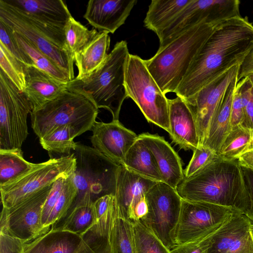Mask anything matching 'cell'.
<instances>
[{
	"label": "cell",
	"mask_w": 253,
	"mask_h": 253,
	"mask_svg": "<svg viewBox=\"0 0 253 253\" xmlns=\"http://www.w3.org/2000/svg\"><path fill=\"white\" fill-rule=\"evenodd\" d=\"M253 48V25L241 15L218 25L201 47L175 91L185 102L232 67Z\"/></svg>",
	"instance_id": "1"
},
{
	"label": "cell",
	"mask_w": 253,
	"mask_h": 253,
	"mask_svg": "<svg viewBox=\"0 0 253 253\" xmlns=\"http://www.w3.org/2000/svg\"><path fill=\"white\" fill-rule=\"evenodd\" d=\"M176 189L183 200L231 207L249 218L250 194L237 160L219 157L193 175L184 178Z\"/></svg>",
	"instance_id": "2"
},
{
	"label": "cell",
	"mask_w": 253,
	"mask_h": 253,
	"mask_svg": "<svg viewBox=\"0 0 253 253\" xmlns=\"http://www.w3.org/2000/svg\"><path fill=\"white\" fill-rule=\"evenodd\" d=\"M129 54L126 42H117L95 71L82 80L74 78L66 84L67 89L85 95L98 109L108 110L113 120H119L122 104L128 97L125 78Z\"/></svg>",
	"instance_id": "3"
},
{
	"label": "cell",
	"mask_w": 253,
	"mask_h": 253,
	"mask_svg": "<svg viewBox=\"0 0 253 253\" xmlns=\"http://www.w3.org/2000/svg\"><path fill=\"white\" fill-rule=\"evenodd\" d=\"M218 25L203 23L194 26L145 60L148 71L165 94L175 92L194 58Z\"/></svg>",
	"instance_id": "4"
},
{
	"label": "cell",
	"mask_w": 253,
	"mask_h": 253,
	"mask_svg": "<svg viewBox=\"0 0 253 253\" xmlns=\"http://www.w3.org/2000/svg\"><path fill=\"white\" fill-rule=\"evenodd\" d=\"M98 109L85 95L67 89L54 99L32 110L31 126L39 139L64 126L78 136L91 130Z\"/></svg>",
	"instance_id": "5"
},
{
	"label": "cell",
	"mask_w": 253,
	"mask_h": 253,
	"mask_svg": "<svg viewBox=\"0 0 253 253\" xmlns=\"http://www.w3.org/2000/svg\"><path fill=\"white\" fill-rule=\"evenodd\" d=\"M125 86L127 97L132 99L148 122L170 133L168 99L148 71L145 60L129 54Z\"/></svg>",
	"instance_id": "6"
},
{
	"label": "cell",
	"mask_w": 253,
	"mask_h": 253,
	"mask_svg": "<svg viewBox=\"0 0 253 253\" xmlns=\"http://www.w3.org/2000/svg\"><path fill=\"white\" fill-rule=\"evenodd\" d=\"M73 151L76 166L73 177L79 192L77 198L86 192L93 201L95 197L115 195L120 165L89 146L77 143Z\"/></svg>",
	"instance_id": "7"
},
{
	"label": "cell",
	"mask_w": 253,
	"mask_h": 253,
	"mask_svg": "<svg viewBox=\"0 0 253 253\" xmlns=\"http://www.w3.org/2000/svg\"><path fill=\"white\" fill-rule=\"evenodd\" d=\"M33 105L0 69V150L21 149Z\"/></svg>",
	"instance_id": "8"
},
{
	"label": "cell",
	"mask_w": 253,
	"mask_h": 253,
	"mask_svg": "<svg viewBox=\"0 0 253 253\" xmlns=\"http://www.w3.org/2000/svg\"><path fill=\"white\" fill-rule=\"evenodd\" d=\"M76 166L73 153L36 164L14 181L0 186L2 207L10 208L31 195L53 184L61 177L73 175Z\"/></svg>",
	"instance_id": "9"
},
{
	"label": "cell",
	"mask_w": 253,
	"mask_h": 253,
	"mask_svg": "<svg viewBox=\"0 0 253 253\" xmlns=\"http://www.w3.org/2000/svg\"><path fill=\"white\" fill-rule=\"evenodd\" d=\"M145 198L147 212L140 220L170 250L176 246L175 232L182 199L176 189L162 181L152 186Z\"/></svg>",
	"instance_id": "10"
},
{
	"label": "cell",
	"mask_w": 253,
	"mask_h": 253,
	"mask_svg": "<svg viewBox=\"0 0 253 253\" xmlns=\"http://www.w3.org/2000/svg\"><path fill=\"white\" fill-rule=\"evenodd\" d=\"M238 0H192L159 35L161 48L182 33L200 24L218 25L240 16Z\"/></svg>",
	"instance_id": "11"
},
{
	"label": "cell",
	"mask_w": 253,
	"mask_h": 253,
	"mask_svg": "<svg viewBox=\"0 0 253 253\" xmlns=\"http://www.w3.org/2000/svg\"><path fill=\"white\" fill-rule=\"evenodd\" d=\"M236 210L219 205L182 199L175 232L176 246L196 240L217 229Z\"/></svg>",
	"instance_id": "12"
},
{
	"label": "cell",
	"mask_w": 253,
	"mask_h": 253,
	"mask_svg": "<svg viewBox=\"0 0 253 253\" xmlns=\"http://www.w3.org/2000/svg\"><path fill=\"white\" fill-rule=\"evenodd\" d=\"M0 20L33 43L40 51L74 79V59L70 52L55 44L24 11L0 0Z\"/></svg>",
	"instance_id": "13"
},
{
	"label": "cell",
	"mask_w": 253,
	"mask_h": 253,
	"mask_svg": "<svg viewBox=\"0 0 253 253\" xmlns=\"http://www.w3.org/2000/svg\"><path fill=\"white\" fill-rule=\"evenodd\" d=\"M52 185L36 192L10 208H2L0 221L5 223L11 235L23 243L34 240L51 228L43 226L42 217Z\"/></svg>",
	"instance_id": "14"
},
{
	"label": "cell",
	"mask_w": 253,
	"mask_h": 253,
	"mask_svg": "<svg viewBox=\"0 0 253 253\" xmlns=\"http://www.w3.org/2000/svg\"><path fill=\"white\" fill-rule=\"evenodd\" d=\"M240 65L202 88L190 101L186 102L195 118L200 145L206 138L211 122L218 110L225 93L233 79L238 75Z\"/></svg>",
	"instance_id": "15"
},
{
	"label": "cell",
	"mask_w": 253,
	"mask_h": 253,
	"mask_svg": "<svg viewBox=\"0 0 253 253\" xmlns=\"http://www.w3.org/2000/svg\"><path fill=\"white\" fill-rule=\"evenodd\" d=\"M91 131L93 147L120 165H124L127 151L138 138L119 120L108 123L96 121Z\"/></svg>",
	"instance_id": "16"
},
{
	"label": "cell",
	"mask_w": 253,
	"mask_h": 253,
	"mask_svg": "<svg viewBox=\"0 0 253 253\" xmlns=\"http://www.w3.org/2000/svg\"><path fill=\"white\" fill-rule=\"evenodd\" d=\"M253 222L236 210L213 235L208 253H253Z\"/></svg>",
	"instance_id": "17"
},
{
	"label": "cell",
	"mask_w": 253,
	"mask_h": 253,
	"mask_svg": "<svg viewBox=\"0 0 253 253\" xmlns=\"http://www.w3.org/2000/svg\"><path fill=\"white\" fill-rule=\"evenodd\" d=\"M156 182L120 165L114 195L117 213L132 222L136 221L134 215L136 206L145 198L148 191Z\"/></svg>",
	"instance_id": "18"
},
{
	"label": "cell",
	"mask_w": 253,
	"mask_h": 253,
	"mask_svg": "<svg viewBox=\"0 0 253 253\" xmlns=\"http://www.w3.org/2000/svg\"><path fill=\"white\" fill-rule=\"evenodd\" d=\"M137 0H90L83 17L99 32L113 34L123 25Z\"/></svg>",
	"instance_id": "19"
},
{
	"label": "cell",
	"mask_w": 253,
	"mask_h": 253,
	"mask_svg": "<svg viewBox=\"0 0 253 253\" xmlns=\"http://www.w3.org/2000/svg\"><path fill=\"white\" fill-rule=\"evenodd\" d=\"M138 138L153 155L162 182L176 189L184 177L181 159L177 153L158 134L143 133L138 135Z\"/></svg>",
	"instance_id": "20"
},
{
	"label": "cell",
	"mask_w": 253,
	"mask_h": 253,
	"mask_svg": "<svg viewBox=\"0 0 253 253\" xmlns=\"http://www.w3.org/2000/svg\"><path fill=\"white\" fill-rule=\"evenodd\" d=\"M170 133L180 148L193 151L200 145L196 123L187 103L181 98L168 99Z\"/></svg>",
	"instance_id": "21"
},
{
	"label": "cell",
	"mask_w": 253,
	"mask_h": 253,
	"mask_svg": "<svg viewBox=\"0 0 253 253\" xmlns=\"http://www.w3.org/2000/svg\"><path fill=\"white\" fill-rule=\"evenodd\" d=\"M26 86L22 91L33 105L38 108L54 99L67 89L66 84L56 80L35 65L25 66Z\"/></svg>",
	"instance_id": "22"
},
{
	"label": "cell",
	"mask_w": 253,
	"mask_h": 253,
	"mask_svg": "<svg viewBox=\"0 0 253 253\" xmlns=\"http://www.w3.org/2000/svg\"><path fill=\"white\" fill-rule=\"evenodd\" d=\"M84 236L52 226L46 233L23 244V253H74L81 245Z\"/></svg>",
	"instance_id": "23"
},
{
	"label": "cell",
	"mask_w": 253,
	"mask_h": 253,
	"mask_svg": "<svg viewBox=\"0 0 253 253\" xmlns=\"http://www.w3.org/2000/svg\"><path fill=\"white\" fill-rule=\"evenodd\" d=\"M5 0L37 20L64 30L72 16L67 5L62 0Z\"/></svg>",
	"instance_id": "24"
},
{
	"label": "cell",
	"mask_w": 253,
	"mask_h": 253,
	"mask_svg": "<svg viewBox=\"0 0 253 253\" xmlns=\"http://www.w3.org/2000/svg\"><path fill=\"white\" fill-rule=\"evenodd\" d=\"M238 82L237 76L227 89L221 103L211 122L206 138L202 144L211 148L217 154L232 128L231 125L232 106Z\"/></svg>",
	"instance_id": "25"
},
{
	"label": "cell",
	"mask_w": 253,
	"mask_h": 253,
	"mask_svg": "<svg viewBox=\"0 0 253 253\" xmlns=\"http://www.w3.org/2000/svg\"><path fill=\"white\" fill-rule=\"evenodd\" d=\"M110 44L109 33L98 32L93 39L75 55L74 62L78 69V75L75 79L82 80L95 71L106 59Z\"/></svg>",
	"instance_id": "26"
},
{
	"label": "cell",
	"mask_w": 253,
	"mask_h": 253,
	"mask_svg": "<svg viewBox=\"0 0 253 253\" xmlns=\"http://www.w3.org/2000/svg\"><path fill=\"white\" fill-rule=\"evenodd\" d=\"M74 206L59 226L63 230L82 236L85 235L93 226L95 220L94 201L90 194L85 193L77 198Z\"/></svg>",
	"instance_id": "27"
},
{
	"label": "cell",
	"mask_w": 253,
	"mask_h": 253,
	"mask_svg": "<svg viewBox=\"0 0 253 253\" xmlns=\"http://www.w3.org/2000/svg\"><path fill=\"white\" fill-rule=\"evenodd\" d=\"M192 0H153L144 20V26L159 35Z\"/></svg>",
	"instance_id": "28"
},
{
	"label": "cell",
	"mask_w": 253,
	"mask_h": 253,
	"mask_svg": "<svg viewBox=\"0 0 253 253\" xmlns=\"http://www.w3.org/2000/svg\"><path fill=\"white\" fill-rule=\"evenodd\" d=\"M123 166L142 177L156 182L162 181L153 155L138 138L127 151Z\"/></svg>",
	"instance_id": "29"
},
{
	"label": "cell",
	"mask_w": 253,
	"mask_h": 253,
	"mask_svg": "<svg viewBox=\"0 0 253 253\" xmlns=\"http://www.w3.org/2000/svg\"><path fill=\"white\" fill-rule=\"evenodd\" d=\"M107 243L108 253H135L133 222L117 212Z\"/></svg>",
	"instance_id": "30"
},
{
	"label": "cell",
	"mask_w": 253,
	"mask_h": 253,
	"mask_svg": "<svg viewBox=\"0 0 253 253\" xmlns=\"http://www.w3.org/2000/svg\"><path fill=\"white\" fill-rule=\"evenodd\" d=\"M95 220L93 226L87 232L98 239L107 241V239L117 214L114 195L101 196L94 201Z\"/></svg>",
	"instance_id": "31"
},
{
	"label": "cell",
	"mask_w": 253,
	"mask_h": 253,
	"mask_svg": "<svg viewBox=\"0 0 253 253\" xmlns=\"http://www.w3.org/2000/svg\"><path fill=\"white\" fill-rule=\"evenodd\" d=\"M36 165L24 159L21 149L0 150V186L14 181Z\"/></svg>",
	"instance_id": "32"
},
{
	"label": "cell",
	"mask_w": 253,
	"mask_h": 253,
	"mask_svg": "<svg viewBox=\"0 0 253 253\" xmlns=\"http://www.w3.org/2000/svg\"><path fill=\"white\" fill-rule=\"evenodd\" d=\"M12 31L15 40L31 58L34 65L62 83L67 84L71 81L67 72L61 69L33 43L17 33L13 30Z\"/></svg>",
	"instance_id": "33"
},
{
	"label": "cell",
	"mask_w": 253,
	"mask_h": 253,
	"mask_svg": "<svg viewBox=\"0 0 253 253\" xmlns=\"http://www.w3.org/2000/svg\"><path fill=\"white\" fill-rule=\"evenodd\" d=\"M253 129L242 124L232 127L218 153L219 157L235 160L251 146Z\"/></svg>",
	"instance_id": "34"
},
{
	"label": "cell",
	"mask_w": 253,
	"mask_h": 253,
	"mask_svg": "<svg viewBox=\"0 0 253 253\" xmlns=\"http://www.w3.org/2000/svg\"><path fill=\"white\" fill-rule=\"evenodd\" d=\"M77 136L69 126H64L57 128L39 140L42 147L48 152L67 156L76 147L77 143L74 139Z\"/></svg>",
	"instance_id": "35"
},
{
	"label": "cell",
	"mask_w": 253,
	"mask_h": 253,
	"mask_svg": "<svg viewBox=\"0 0 253 253\" xmlns=\"http://www.w3.org/2000/svg\"><path fill=\"white\" fill-rule=\"evenodd\" d=\"M64 32L68 50L74 59L75 55L84 49L98 33L94 28L89 30L72 16L66 23Z\"/></svg>",
	"instance_id": "36"
},
{
	"label": "cell",
	"mask_w": 253,
	"mask_h": 253,
	"mask_svg": "<svg viewBox=\"0 0 253 253\" xmlns=\"http://www.w3.org/2000/svg\"><path fill=\"white\" fill-rule=\"evenodd\" d=\"M73 175L67 178L62 191L47 220L46 227H51L64 219L75 204L79 192L73 180Z\"/></svg>",
	"instance_id": "37"
},
{
	"label": "cell",
	"mask_w": 253,
	"mask_h": 253,
	"mask_svg": "<svg viewBox=\"0 0 253 253\" xmlns=\"http://www.w3.org/2000/svg\"><path fill=\"white\" fill-rule=\"evenodd\" d=\"M135 253H170L140 220L133 222Z\"/></svg>",
	"instance_id": "38"
},
{
	"label": "cell",
	"mask_w": 253,
	"mask_h": 253,
	"mask_svg": "<svg viewBox=\"0 0 253 253\" xmlns=\"http://www.w3.org/2000/svg\"><path fill=\"white\" fill-rule=\"evenodd\" d=\"M25 66L0 43V68L21 91L26 86Z\"/></svg>",
	"instance_id": "39"
},
{
	"label": "cell",
	"mask_w": 253,
	"mask_h": 253,
	"mask_svg": "<svg viewBox=\"0 0 253 253\" xmlns=\"http://www.w3.org/2000/svg\"><path fill=\"white\" fill-rule=\"evenodd\" d=\"M218 157L217 153L211 148L200 145L193 151L192 158L183 170L184 178L191 176Z\"/></svg>",
	"instance_id": "40"
},
{
	"label": "cell",
	"mask_w": 253,
	"mask_h": 253,
	"mask_svg": "<svg viewBox=\"0 0 253 253\" xmlns=\"http://www.w3.org/2000/svg\"><path fill=\"white\" fill-rule=\"evenodd\" d=\"M0 43L25 66L33 65L29 56L15 40L12 30L0 20Z\"/></svg>",
	"instance_id": "41"
},
{
	"label": "cell",
	"mask_w": 253,
	"mask_h": 253,
	"mask_svg": "<svg viewBox=\"0 0 253 253\" xmlns=\"http://www.w3.org/2000/svg\"><path fill=\"white\" fill-rule=\"evenodd\" d=\"M220 227L196 240L175 246L170 250V253H208L212 237Z\"/></svg>",
	"instance_id": "42"
},
{
	"label": "cell",
	"mask_w": 253,
	"mask_h": 253,
	"mask_svg": "<svg viewBox=\"0 0 253 253\" xmlns=\"http://www.w3.org/2000/svg\"><path fill=\"white\" fill-rule=\"evenodd\" d=\"M68 177L59 178L52 184L51 189L44 202L42 211V222L45 227H48L46 226L47 220Z\"/></svg>",
	"instance_id": "43"
},
{
	"label": "cell",
	"mask_w": 253,
	"mask_h": 253,
	"mask_svg": "<svg viewBox=\"0 0 253 253\" xmlns=\"http://www.w3.org/2000/svg\"><path fill=\"white\" fill-rule=\"evenodd\" d=\"M0 221V253H23L24 243L11 235L5 223Z\"/></svg>",
	"instance_id": "44"
},
{
	"label": "cell",
	"mask_w": 253,
	"mask_h": 253,
	"mask_svg": "<svg viewBox=\"0 0 253 253\" xmlns=\"http://www.w3.org/2000/svg\"><path fill=\"white\" fill-rule=\"evenodd\" d=\"M74 253H108V243L107 241L87 233L81 245Z\"/></svg>",
	"instance_id": "45"
},
{
	"label": "cell",
	"mask_w": 253,
	"mask_h": 253,
	"mask_svg": "<svg viewBox=\"0 0 253 253\" xmlns=\"http://www.w3.org/2000/svg\"><path fill=\"white\" fill-rule=\"evenodd\" d=\"M244 119V107L240 93L236 88L231 111V125L232 128L237 125L243 124Z\"/></svg>",
	"instance_id": "46"
},
{
	"label": "cell",
	"mask_w": 253,
	"mask_h": 253,
	"mask_svg": "<svg viewBox=\"0 0 253 253\" xmlns=\"http://www.w3.org/2000/svg\"><path fill=\"white\" fill-rule=\"evenodd\" d=\"M253 73V48L241 64L238 75V81Z\"/></svg>",
	"instance_id": "47"
},
{
	"label": "cell",
	"mask_w": 253,
	"mask_h": 253,
	"mask_svg": "<svg viewBox=\"0 0 253 253\" xmlns=\"http://www.w3.org/2000/svg\"><path fill=\"white\" fill-rule=\"evenodd\" d=\"M242 169L251 200V209L249 218L253 222V170L243 168Z\"/></svg>",
	"instance_id": "48"
},
{
	"label": "cell",
	"mask_w": 253,
	"mask_h": 253,
	"mask_svg": "<svg viewBox=\"0 0 253 253\" xmlns=\"http://www.w3.org/2000/svg\"><path fill=\"white\" fill-rule=\"evenodd\" d=\"M242 125L253 129V86L251 98L244 108V119Z\"/></svg>",
	"instance_id": "49"
},
{
	"label": "cell",
	"mask_w": 253,
	"mask_h": 253,
	"mask_svg": "<svg viewBox=\"0 0 253 253\" xmlns=\"http://www.w3.org/2000/svg\"><path fill=\"white\" fill-rule=\"evenodd\" d=\"M237 161L242 168L253 170V146L241 155Z\"/></svg>",
	"instance_id": "50"
},
{
	"label": "cell",
	"mask_w": 253,
	"mask_h": 253,
	"mask_svg": "<svg viewBox=\"0 0 253 253\" xmlns=\"http://www.w3.org/2000/svg\"><path fill=\"white\" fill-rule=\"evenodd\" d=\"M249 78L250 80L251 81L252 83L253 84V73H252L250 75H249L248 76H247Z\"/></svg>",
	"instance_id": "51"
},
{
	"label": "cell",
	"mask_w": 253,
	"mask_h": 253,
	"mask_svg": "<svg viewBox=\"0 0 253 253\" xmlns=\"http://www.w3.org/2000/svg\"><path fill=\"white\" fill-rule=\"evenodd\" d=\"M251 236H252V239L253 240V224L251 228Z\"/></svg>",
	"instance_id": "52"
},
{
	"label": "cell",
	"mask_w": 253,
	"mask_h": 253,
	"mask_svg": "<svg viewBox=\"0 0 253 253\" xmlns=\"http://www.w3.org/2000/svg\"><path fill=\"white\" fill-rule=\"evenodd\" d=\"M251 146H253V135H252V137Z\"/></svg>",
	"instance_id": "53"
}]
</instances>
